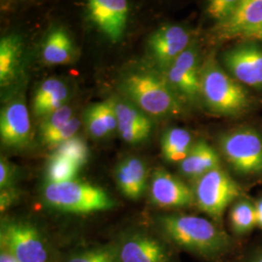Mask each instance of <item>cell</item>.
Masks as SVG:
<instances>
[{"label": "cell", "instance_id": "obj_1", "mask_svg": "<svg viewBox=\"0 0 262 262\" xmlns=\"http://www.w3.org/2000/svg\"><path fill=\"white\" fill-rule=\"evenodd\" d=\"M157 223L166 241L206 260L215 261L230 251V237L204 217L173 214L159 216Z\"/></svg>", "mask_w": 262, "mask_h": 262}, {"label": "cell", "instance_id": "obj_2", "mask_svg": "<svg viewBox=\"0 0 262 262\" xmlns=\"http://www.w3.org/2000/svg\"><path fill=\"white\" fill-rule=\"evenodd\" d=\"M120 90L124 97L150 117L177 116L182 113L180 96L165 76L149 70H136L122 77Z\"/></svg>", "mask_w": 262, "mask_h": 262}, {"label": "cell", "instance_id": "obj_3", "mask_svg": "<svg viewBox=\"0 0 262 262\" xmlns=\"http://www.w3.org/2000/svg\"><path fill=\"white\" fill-rule=\"evenodd\" d=\"M200 97L208 109L224 116H234L249 106V95L242 84L223 69L214 58L201 67Z\"/></svg>", "mask_w": 262, "mask_h": 262}, {"label": "cell", "instance_id": "obj_4", "mask_svg": "<svg viewBox=\"0 0 262 262\" xmlns=\"http://www.w3.org/2000/svg\"><path fill=\"white\" fill-rule=\"evenodd\" d=\"M43 199L48 206L74 214L103 212L116 206L115 200L103 188L76 180L47 183L43 189Z\"/></svg>", "mask_w": 262, "mask_h": 262}, {"label": "cell", "instance_id": "obj_5", "mask_svg": "<svg viewBox=\"0 0 262 262\" xmlns=\"http://www.w3.org/2000/svg\"><path fill=\"white\" fill-rule=\"evenodd\" d=\"M0 249L19 262H57L56 252L47 237L27 220H2Z\"/></svg>", "mask_w": 262, "mask_h": 262}, {"label": "cell", "instance_id": "obj_6", "mask_svg": "<svg viewBox=\"0 0 262 262\" xmlns=\"http://www.w3.org/2000/svg\"><path fill=\"white\" fill-rule=\"evenodd\" d=\"M193 193L197 207L220 222L225 210L241 195V187L225 170L219 167L195 180Z\"/></svg>", "mask_w": 262, "mask_h": 262}, {"label": "cell", "instance_id": "obj_7", "mask_svg": "<svg viewBox=\"0 0 262 262\" xmlns=\"http://www.w3.org/2000/svg\"><path fill=\"white\" fill-rule=\"evenodd\" d=\"M220 149L236 173L243 176L262 174V138L252 128H237L221 136Z\"/></svg>", "mask_w": 262, "mask_h": 262}, {"label": "cell", "instance_id": "obj_8", "mask_svg": "<svg viewBox=\"0 0 262 262\" xmlns=\"http://www.w3.org/2000/svg\"><path fill=\"white\" fill-rule=\"evenodd\" d=\"M113 247L118 262H173L165 242L144 231L126 233Z\"/></svg>", "mask_w": 262, "mask_h": 262}, {"label": "cell", "instance_id": "obj_9", "mask_svg": "<svg viewBox=\"0 0 262 262\" xmlns=\"http://www.w3.org/2000/svg\"><path fill=\"white\" fill-rule=\"evenodd\" d=\"M227 72L240 84L262 89V48L253 42L239 44L224 54Z\"/></svg>", "mask_w": 262, "mask_h": 262}, {"label": "cell", "instance_id": "obj_10", "mask_svg": "<svg viewBox=\"0 0 262 262\" xmlns=\"http://www.w3.org/2000/svg\"><path fill=\"white\" fill-rule=\"evenodd\" d=\"M190 45V32L176 25L159 28L148 41L150 56L163 73Z\"/></svg>", "mask_w": 262, "mask_h": 262}, {"label": "cell", "instance_id": "obj_11", "mask_svg": "<svg viewBox=\"0 0 262 262\" xmlns=\"http://www.w3.org/2000/svg\"><path fill=\"white\" fill-rule=\"evenodd\" d=\"M174 92L187 100H196L200 95L201 67L194 45H190L164 72Z\"/></svg>", "mask_w": 262, "mask_h": 262}, {"label": "cell", "instance_id": "obj_12", "mask_svg": "<svg viewBox=\"0 0 262 262\" xmlns=\"http://www.w3.org/2000/svg\"><path fill=\"white\" fill-rule=\"evenodd\" d=\"M88 16L104 36L113 43L124 33L128 17L127 0H86Z\"/></svg>", "mask_w": 262, "mask_h": 262}, {"label": "cell", "instance_id": "obj_13", "mask_svg": "<svg viewBox=\"0 0 262 262\" xmlns=\"http://www.w3.org/2000/svg\"><path fill=\"white\" fill-rule=\"evenodd\" d=\"M149 188L152 204L160 208H184L194 203L193 189L164 169L154 171Z\"/></svg>", "mask_w": 262, "mask_h": 262}, {"label": "cell", "instance_id": "obj_14", "mask_svg": "<svg viewBox=\"0 0 262 262\" xmlns=\"http://www.w3.org/2000/svg\"><path fill=\"white\" fill-rule=\"evenodd\" d=\"M0 137L3 145L23 149L31 141V123L28 107L23 98L6 104L0 115Z\"/></svg>", "mask_w": 262, "mask_h": 262}, {"label": "cell", "instance_id": "obj_15", "mask_svg": "<svg viewBox=\"0 0 262 262\" xmlns=\"http://www.w3.org/2000/svg\"><path fill=\"white\" fill-rule=\"evenodd\" d=\"M262 28V0H244L227 18L219 21L215 33L221 39L251 38Z\"/></svg>", "mask_w": 262, "mask_h": 262}, {"label": "cell", "instance_id": "obj_16", "mask_svg": "<svg viewBox=\"0 0 262 262\" xmlns=\"http://www.w3.org/2000/svg\"><path fill=\"white\" fill-rule=\"evenodd\" d=\"M115 109L118 131L122 140L131 145H137L150 137L154 123L149 115L126 98L115 99Z\"/></svg>", "mask_w": 262, "mask_h": 262}, {"label": "cell", "instance_id": "obj_17", "mask_svg": "<svg viewBox=\"0 0 262 262\" xmlns=\"http://www.w3.org/2000/svg\"><path fill=\"white\" fill-rule=\"evenodd\" d=\"M115 180L120 191L131 200L140 199L148 187L147 164L136 157H128L118 163Z\"/></svg>", "mask_w": 262, "mask_h": 262}, {"label": "cell", "instance_id": "obj_18", "mask_svg": "<svg viewBox=\"0 0 262 262\" xmlns=\"http://www.w3.org/2000/svg\"><path fill=\"white\" fill-rule=\"evenodd\" d=\"M84 123L88 133L94 139H101L118 130L115 99L89 106L84 113Z\"/></svg>", "mask_w": 262, "mask_h": 262}, {"label": "cell", "instance_id": "obj_19", "mask_svg": "<svg viewBox=\"0 0 262 262\" xmlns=\"http://www.w3.org/2000/svg\"><path fill=\"white\" fill-rule=\"evenodd\" d=\"M179 167L182 175L196 180L209 171L221 167V159L216 150L206 141H197Z\"/></svg>", "mask_w": 262, "mask_h": 262}, {"label": "cell", "instance_id": "obj_20", "mask_svg": "<svg viewBox=\"0 0 262 262\" xmlns=\"http://www.w3.org/2000/svg\"><path fill=\"white\" fill-rule=\"evenodd\" d=\"M69 97L67 84L56 78H50L38 85L32 101V110L36 117L44 118L64 106Z\"/></svg>", "mask_w": 262, "mask_h": 262}, {"label": "cell", "instance_id": "obj_21", "mask_svg": "<svg viewBox=\"0 0 262 262\" xmlns=\"http://www.w3.org/2000/svg\"><path fill=\"white\" fill-rule=\"evenodd\" d=\"M75 47L72 39L66 29H52L45 38L41 56L49 66H62L72 62L75 58Z\"/></svg>", "mask_w": 262, "mask_h": 262}, {"label": "cell", "instance_id": "obj_22", "mask_svg": "<svg viewBox=\"0 0 262 262\" xmlns=\"http://www.w3.org/2000/svg\"><path fill=\"white\" fill-rule=\"evenodd\" d=\"M23 56V43L18 35L11 34L0 41V83L10 84L18 74Z\"/></svg>", "mask_w": 262, "mask_h": 262}, {"label": "cell", "instance_id": "obj_23", "mask_svg": "<svg viewBox=\"0 0 262 262\" xmlns=\"http://www.w3.org/2000/svg\"><path fill=\"white\" fill-rule=\"evenodd\" d=\"M189 131L180 127H171L161 136V150L163 158L169 162L181 163L187 158L193 145Z\"/></svg>", "mask_w": 262, "mask_h": 262}, {"label": "cell", "instance_id": "obj_24", "mask_svg": "<svg viewBox=\"0 0 262 262\" xmlns=\"http://www.w3.org/2000/svg\"><path fill=\"white\" fill-rule=\"evenodd\" d=\"M229 216L231 229L238 236L249 234L257 226L255 204L247 199L234 202Z\"/></svg>", "mask_w": 262, "mask_h": 262}, {"label": "cell", "instance_id": "obj_25", "mask_svg": "<svg viewBox=\"0 0 262 262\" xmlns=\"http://www.w3.org/2000/svg\"><path fill=\"white\" fill-rule=\"evenodd\" d=\"M80 166L66 157L53 154L46 169L47 183H64L75 180Z\"/></svg>", "mask_w": 262, "mask_h": 262}, {"label": "cell", "instance_id": "obj_26", "mask_svg": "<svg viewBox=\"0 0 262 262\" xmlns=\"http://www.w3.org/2000/svg\"><path fill=\"white\" fill-rule=\"evenodd\" d=\"M56 148L54 154L66 157L75 162L80 167L84 166L90 157V150L86 143L78 136L70 138L69 140L63 142Z\"/></svg>", "mask_w": 262, "mask_h": 262}, {"label": "cell", "instance_id": "obj_27", "mask_svg": "<svg viewBox=\"0 0 262 262\" xmlns=\"http://www.w3.org/2000/svg\"><path fill=\"white\" fill-rule=\"evenodd\" d=\"M66 262H118L113 246L94 248L73 253Z\"/></svg>", "mask_w": 262, "mask_h": 262}, {"label": "cell", "instance_id": "obj_28", "mask_svg": "<svg viewBox=\"0 0 262 262\" xmlns=\"http://www.w3.org/2000/svg\"><path fill=\"white\" fill-rule=\"evenodd\" d=\"M72 114V109L69 106L64 105L55 112L51 113L50 115L44 117L39 127L40 136L43 137L64 125L66 122H69L73 118Z\"/></svg>", "mask_w": 262, "mask_h": 262}, {"label": "cell", "instance_id": "obj_29", "mask_svg": "<svg viewBox=\"0 0 262 262\" xmlns=\"http://www.w3.org/2000/svg\"><path fill=\"white\" fill-rule=\"evenodd\" d=\"M80 125H81V122L76 117H73L69 122H66L64 125L41 137L42 143L48 146L57 147L63 142L76 136V133L79 130Z\"/></svg>", "mask_w": 262, "mask_h": 262}, {"label": "cell", "instance_id": "obj_30", "mask_svg": "<svg viewBox=\"0 0 262 262\" xmlns=\"http://www.w3.org/2000/svg\"><path fill=\"white\" fill-rule=\"evenodd\" d=\"M244 0H208L207 13L210 18L222 21L232 14Z\"/></svg>", "mask_w": 262, "mask_h": 262}, {"label": "cell", "instance_id": "obj_31", "mask_svg": "<svg viewBox=\"0 0 262 262\" xmlns=\"http://www.w3.org/2000/svg\"><path fill=\"white\" fill-rule=\"evenodd\" d=\"M16 167L3 157L0 159V189L14 187L16 181Z\"/></svg>", "mask_w": 262, "mask_h": 262}, {"label": "cell", "instance_id": "obj_32", "mask_svg": "<svg viewBox=\"0 0 262 262\" xmlns=\"http://www.w3.org/2000/svg\"><path fill=\"white\" fill-rule=\"evenodd\" d=\"M19 196V192L15 189V187H10L1 190V198H0V207L3 212L5 209L15 201V199Z\"/></svg>", "mask_w": 262, "mask_h": 262}, {"label": "cell", "instance_id": "obj_33", "mask_svg": "<svg viewBox=\"0 0 262 262\" xmlns=\"http://www.w3.org/2000/svg\"><path fill=\"white\" fill-rule=\"evenodd\" d=\"M254 204L256 209V224L262 229V196Z\"/></svg>", "mask_w": 262, "mask_h": 262}, {"label": "cell", "instance_id": "obj_34", "mask_svg": "<svg viewBox=\"0 0 262 262\" xmlns=\"http://www.w3.org/2000/svg\"><path fill=\"white\" fill-rule=\"evenodd\" d=\"M0 262H19L14 255L7 253L6 251L1 250L0 252Z\"/></svg>", "mask_w": 262, "mask_h": 262}, {"label": "cell", "instance_id": "obj_35", "mask_svg": "<svg viewBox=\"0 0 262 262\" xmlns=\"http://www.w3.org/2000/svg\"><path fill=\"white\" fill-rule=\"evenodd\" d=\"M251 38H255V39H259V40H262V28L255 33V34H253V36Z\"/></svg>", "mask_w": 262, "mask_h": 262}, {"label": "cell", "instance_id": "obj_36", "mask_svg": "<svg viewBox=\"0 0 262 262\" xmlns=\"http://www.w3.org/2000/svg\"><path fill=\"white\" fill-rule=\"evenodd\" d=\"M250 262H262V253L258 254L257 256H255V257Z\"/></svg>", "mask_w": 262, "mask_h": 262}]
</instances>
